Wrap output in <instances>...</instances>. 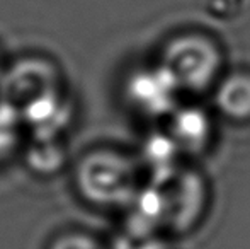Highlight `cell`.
I'll list each match as a JSON object with an SVG mask.
<instances>
[{
	"label": "cell",
	"mask_w": 250,
	"mask_h": 249,
	"mask_svg": "<svg viewBox=\"0 0 250 249\" xmlns=\"http://www.w3.org/2000/svg\"><path fill=\"white\" fill-rule=\"evenodd\" d=\"M75 183L83 198L99 206L129 205L138 195L135 164L109 149L83 156L77 166Z\"/></svg>",
	"instance_id": "1"
},
{
	"label": "cell",
	"mask_w": 250,
	"mask_h": 249,
	"mask_svg": "<svg viewBox=\"0 0 250 249\" xmlns=\"http://www.w3.org/2000/svg\"><path fill=\"white\" fill-rule=\"evenodd\" d=\"M158 63L181 91L203 92L218 82L223 55L213 38L203 33H184L165 45Z\"/></svg>",
	"instance_id": "2"
},
{
	"label": "cell",
	"mask_w": 250,
	"mask_h": 249,
	"mask_svg": "<svg viewBox=\"0 0 250 249\" xmlns=\"http://www.w3.org/2000/svg\"><path fill=\"white\" fill-rule=\"evenodd\" d=\"M153 193L160 210V222L174 229H184L194 222L206 196L198 174L175 167L157 178Z\"/></svg>",
	"instance_id": "3"
},
{
	"label": "cell",
	"mask_w": 250,
	"mask_h": 249,
	"mask_svg": "<svg viewBox=\"0 0 250 249\" xmlns=\"http://www.w3.org/2000/svg\"><path fill=\"white\" fill-rule=\"evenodd\" d=\"M3 86V101L21 111L33 101L58 92V73L44 60L27 58L19 62L10 72L0 77Z\"/></svg>",
	"instance_id": "4"
},
{
	"label": "cell",
	"mask_w": 250,
	"mask_h": 249,
	"mask_svg": "<svg viewBox=\"0 0 250 249\" xmlns=\"http://www.w3.org/2000/svg\"><path fill=\"white\" fill-rule=\"evenodd\" d=\"M179 92L182 91L160 63L135 73L128 87L133 106L146 116H170L177 108Z\"/></svg>",
	"instance_id": "5"
},
{
	"label": "cell",
	"mask_w": 250,
	"mask_h": 249,
	"mask_svg": "<svg viewBox=\"0 0 250 249\" xmlns=\"http://www.w3.org/2000/svg\"><path fill=\"white\" fill-rule=\"evenodd\" d=\"M168 136L179 152H201L211 140V120L201 108H175L170 114Z\"/></svg>",
	"instance_id": "6"
},
{
	"label": "cell",
	"mask_w": 250,
	"mask_h": 249,
	"mask_svg": "<svg viewBox=\"0 0 250 249\" xmlns=\"http://www.w3.org/2000/svg\"><path fill=\"white\" fill-rule=\"evenodd\" d=\"M214 104L228 120L237 123L250 121V72L235 70L218 80Z\"/></svg>",
	"instance_id": "7"
},
{
	"label": "cell",
	"mask_w": 250,
	"mask_h": 249,
	"mask_svg": "<svg viewBox=\"0 0 250 249\" xmlns=\"http://www.w3.org/2000/svg\"><path fill=\"white\" fill-rule=\"evenodd\" d=\"M36 142L29 150V166L38 173H55L63 162L62 150L56 147L53 136L36 135Z\"/></svg>",
	"instance_id": "8"
},
{
	"label": "cell",
	"mask_w": 250,
	"mask_h": 249,
	"mask_svg": "<svg viewBox=\"0 0 250 249\" xmlns=\"http://www.w3.org/2000/svg\"><path fill=\"white\" fill-rule=\"evenodd\" d=\"M21 114L14 106L2 101L0 104V156L7 152L10 145L16 142L17 128L21 125Z\"/></svg>",
	"instance_id": "9"
},
{
	"label": "cell",
	"mask_w": 250,
	"mask_h": 249,
	"mask_svg": "<svg viewBox=\"0 0 250 249\" xmlns=\"http://www.w3.org/2000/svg\"><path fill=\"white\" fill-rule=\"evenodd\" d=\"M50 249H104L96 239L85 236V234H65L60 236Z\"/></svg>",
	"instance_id": "10"
},
{
	"label": "cell",
	"mask_w": 250,
	"mask_h": 249,
	"mask_svg": "<svg viewBox=\"0 0 250 249\" xmlns=\"http://www.w3.org/2000/svg\"><path fill=\"white\" fill-rule=\"evenodd\" d=\"M114 249H158V244L150 239H143V234L131 232V237L119 239Z\"/></svg>",
	"instance_id": "11"
},
{
	"label": "cell",
	"mask_w": 250,
	"mask_h": 249,
	"mask_svg": "<svg viewBox=\"0 0 250 249\" xmlns=\"http://www.w3.org/2000/svg\"><path fill=\"white\" fill-rule=\"evenodd\" d=\"M0 77H2V75H0Z\"/></svg>",
	"instance_id": "12"
}]
</instances>
